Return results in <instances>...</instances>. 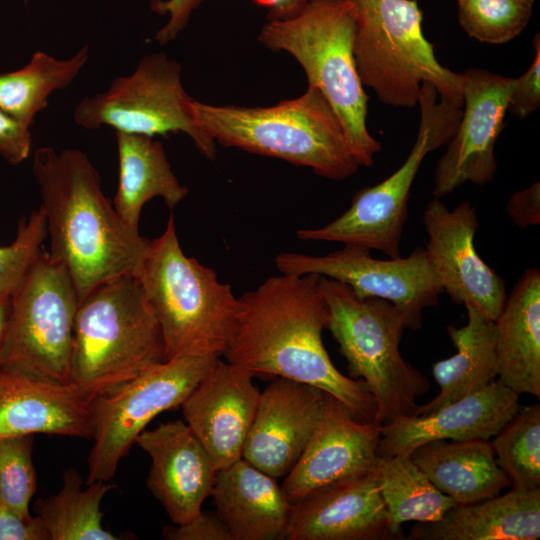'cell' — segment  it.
<instances>
[{"instance_id": "4", "label": "cell", "mask_w": 540, "mask_h": 540, "mask_svg": "<svg viewBox=\"0 0 540 540\" xmlns=\"http://www.w3.org/2000/svg\"><path fill=\"white\" fill-rule=\"evenodd\" d=\"M200 130L226 147L306 166L344 180L361 167L332 106L316 87L270 107L216 106L193 100Z\"/></svg>"}, {"instance_id": "25", "label": "cell", "mask_w": 540, "mask_h": 540, "mask_svg": "<svg viewBox=\"0 0 540 540\" xmlns=\"http://www.w3.org/2000/svg\"><path fill=\"white\" fill-rule=\"evenodd\" d=\"M499 374L517 394L540 397V271L521 275L495 320Z\"/></svg>"}, {"instance_id": "13", "label": "cell", "mask_w": 540, "mask_h": 540, "mask_svg": "<svg viewBox=\"0 0 540 540\" xmlns=\"http://www.w3.org/2000/svg\"><path fill=\"white\" fill-rule=\"evenodd\" d=\"M275 265L282 274H317L347 284L360 298L376 297L391 302L406 328L422 327V312L436 306L444 292L425 249L417 247L407 257L375 259L371 250L352 246L324 255L285 252Z\"/></svg>"}, {"instance_id": "17", "label": "cell", "mask_w": 540, "mask_h": 540, "mask_svg": "<svg viewBox=\"0 0 540 540\" xmlns=\"http://www.w3.org/2000/svg\"><path fill=\"white\" fill-rule=\"evenodd\" d=\"M220 358L180 406L217 470L242 458L260 396L250 371Z\"/></svg>"}, {"instance_id": "19", "label": "cell", "mask_w": 540, "mask_h": 540, "mask_svg": "<svg viewBox=\"0 0 540 540\" xmlns=\"http://www.w3.org/2000/svg\"><path fill=\"white\" fill-rule=\"evenodd\" d=\"M288 540H403L383 501L374 469L292 505Z\"/></svg>"}, {"instance_id": "2", "label": "cell", "mask_w": 540, "mask_h": 540, "mask_svg": "<svg viewBox=\"0 0 540 540\" xmlns=\"http://www.w3.org/2000/svg\"><path fill=\"white\" fill-rule=\"evenodd\" d=\"M32 171L46 217L48 254L69 272L79 302L98 285L133 274L150 240L117 213L88 156L41 147Z\"/></svg>"}, {"instance_id": "11", "label": "cell", "mask_w": 540, "mask_h": 540, "mask_svg": "<svg viewBox=\"0 0 540 540\" xmlns=\"http://www.w3.org/2000/svg\"><path fill=\"white\" fill-rule=\"evenodd\" d=\"M218 358L165 360L90 399L93 444L85 484L109 481L147 425L160 413L180 407Z\"/></svg>"}, {"instance_id": "16", "label": "cell", "mask_w": 540, "mask_h": 540, "mask_svg": "<svg viewBox=\"0 0 540 540\" xmlns=\"http://www.w3.org/2000/svg\"><path fill=\"white\" fill-rule=\"evenodd\" d=\"M382 424L357 420L337 398L325 393L317 427L281 488L292 503L374 469Z\"/></svg>"}, {"instance_id": "18", "label": "cell", "mask_w": 540, "mask_h": 540, "mask_svg": "<svg viewBox=\"0 0 540 540\" xmlns=\"http://www.w3.org/2000/svg\"><path fill=\"white\" fill-rule=\"evenodd\" d=\"M325 393L303 382L275 377L260 392L242 458L275 479L284 478L317 427Z\"/></svg>"}, {"instance_id": "35", "label": "cell", "mask_w": 540, "mask_h": 540, "mask_svg": "<svg viewBox=\"0 0 540 540\" xmlns=\"http://www.w3.org/2000/svg\"><path fill=\"white\" fill-rule=\"evenodd\" d=\"M47 223L42 207L22 217L12 244L0 246V297H10L42 252Z\"/></svg>"}, {"instance_id": "32", "label": "cell", "mask_w": 540, "mask_h": 540, "mask_svg": "<svg viewBox=\"0 0 540 540\" xmlns=\"http://www.w3.org/2000/svg\"><path fill=\"white\" fill-rule=\"evenodd\" d=\"M496 462L517 489L540 488V405L519 407L492 437Z\"/></svg>"}, {"instance_id": "10", "label": "cell", "mask_w": 540, "mask_h": 540, "mask_svg": "<svg viewBox=\"0 0 540 540\" xmlns=\"http://www.w3.org/2000/svg\"><path fill=\"white\" fill-rule=\"evenodd\" d=\"M79 297L67 269L44 249L10 295L0 364L68 384Z\"/></svg>"}, {"instance_id": "41", "label": "cell", "mask_w": 540, "mask_h": 540, "mask_svg": "<svg viewBox=\"0 0 540 540\" xmlns=\"http://www.w3.org/2000/svg\"><path fill=\"white\" fill-rule=\"evenodd\" d=\"M0 540H49L41 519L24 518L0 505Z\"/></svg>"}, {"instance_id": "6", "label": "cell", "mask_w": 540, "mask_h": 540, "mask_svg": "<svg viewBox=\"0 0 540 540\" xmlns=\"http://www.w3.org/2000/svg\"><path fill=\"white\" fill-rule=\"evenodd\" d=\"M162 361L161 330L133 274L98 285L79 302L70 383L89 401Z\"/></svg>"}, {"instance_id": "40", "label": "cell", "mask_w": 540, "mask_h": 540, "mask_svg": "<svg viewBox=\"0 0 540 540\" xmlns=\"http://www.w3.org/2000/svg\"><path fill=\"white\" fill-rule=\"evenodd\" d=\"M506 211L519 228L540 224V182H534L528 188L511 195Z\"/></svg>"}, {"instance_id": "3", "label": "cell", "mask_w": 540, "mask_h": 540, "mask_svg": "<svg viewBox=\"0 0 540 540\" xmlns=\"http://www.w3.org/2000/svg\"><path fill=\"white\" fill-rule=\"evenodd\" d=\"M163 338L165 360L226 352L241 310L229 284L182 250L171 214L133 273Z\"/></svg>"}, {"instance_id": "8", "label": "cell", "mask_w": 540, "mask_h": 540, "mask_svg": "<svg viewBox=\"0 0 540 540\" xmlns=\"http://www.w3.org/2000/svg\"><path fill=\"white\" fill-rule=\"evenodd\" d=\"M354 9V57L363 86L380 102L413 108L429 82L440 97L462 108L463 75L442 66L422 31L417 0H347Z\"/></svg>"}, {"instance_id": "14", "label": "cell", "mask_w": 540, "mask_h": 540, "mask_svg": "<svg viewBox=\"0 0 540 540\" xmlns=\"http://www.w3.org/2000/svg\"><path fill=\"white\" fill-rule=\"evenodd\" d=\"M462 75L464 110L436 164L434 198L440 199L466 182L485 185L497 171L494 149L505 126L515 80L481 68H469Z\"/></svg>"}, {"instance_id": "37", "label": "cell", "mask_w": 540, "mask_h": 540, "mask_svg": "<svg viewBox=\"0 0 540 540\" xmlns=\"http://www.w3.org/2000/svg\"><path fill=\"white\" fill-rule=\"evenodd\" d=\"M534 59L527 71L514 78L515 87L509 99L507 111L520 119H526L540 106V35L533 41Z\"/></svg>"}, {"instance_id": "26", "label": "cell", "mask_w": 540, "mask_h": 540, "mask_svg": "<svg viewBox=\"0 0 540 540\" xmlns=\"http://www.w3.org/2000/svg\"><path fill=\"white\" fill-rule=\"evenodd\" d=\"M409 456L432 484L457 504L478 502L511 487L489 440H434L415 448Z\"/></svg>"}, {"instance_id": "39", "label": "cell", "mask_w": 540, "mask_h": 540, "mask_svg": "<svg viewBox=\"0 0 540 540\" xmlns=\"http://www.w3.org/2000/svg\"><path fill=\"white\" fill-rule=\"evenodd\" d=\"M31 146L30 128L0 109V155L15 166L28 158Z\"/></svg>"}, {"instance_id": "20", "label": "cell", "mask_w": 540, "mask_h": 540, "mask_svg": "<svg viewBox=\"0 0 540 540\" xmlns=\"http://www.w3.org/2000/svg\"><path fill=\"white\" fill-rule=\"evenodd\" d=\"M136 444L150 457L147 488L173 524H184L202 511L217 468L185 421L172 420L144 430Z\"/></svg>"}, {"instance_id": "23", "label": "cell", "mask_w": 540, "mask_h": 540, "mask_svg": "<svg viewBox=\"0 0 540 540\" xmlns=\"http://www.w3.org/2000/svg\"><path fill=\"white\" fill-rule=\"evenodd\" d=\"M276 480L243 458L217 470L210 497L232 540L285 539L293 504Z\"/></svg>"}, {"instance_id": "31", "label": "cell", "mask_w": 540, "mask_h": 540, "mask_svg": "<svg viewBox=\"0 0 540 540\" xmlns=\"http://www.w3.org/2000/svg\"><path fill=\"white\" fill-rule=\"evenodd\" d=\"M374 472L395 528L405 522H436L457 503L439 491L409 455L378 456Z\"/></svg>"}, {"instance_id": "34", "label": "cell", "mask_w": 540, "mask_h": 540, "mask_svg": "<svg viewBox=\"0 0 540 540\" xmlns=\"http://www.w3.org/2000/svg\"><path fill=\"white\" fill-rule=\"evenodd\" d=\"M34 435L0 439V505L29 518V504L37 491L32 460Z\"/></svg>"}, {"instance_id": "1", "label": "cell", "mask_w": 540, "mask_h": 540, "mask_svg": "<svg viewBox=\"0 0 540 540\" xmlns=\"http://www.w3.org/2000/svg\"><path fill=\"white\" fill-rule=\"evenodd\" d=\"M237 330L224 357L256 375L315 386L341 401L362 422L376 417V403L360 379L343 375L322 341L328 306L317 274H282L240 298Z\"/></svg>"}, {"instance_id": "24", "label": "cell", "mask_w": 540, "mask_h": 540, "mask_svg": "<svg viewBox=\"0 0 540 540\" xmlns=\"http://www.w3.org/2000/svg\"><path fill=\"white\" fill-rule=\"evenodd\" d=\"M540 488H511L470 504H456L436 522L417 523L410 540H537Z\"/></svg>"}, {"instance_id": "27", "label": "cell", "mask_w": 540, "mask_h": 540, "mask_svg": "<svg viewBox=\"0 0 540 540\" xmlns=\"http://www.w3.org/2000/svg\"><path fill=\"white\" fill-rule=\"evenodd\" d=\"M468 322L465 326L447 325L456 353L432 365L439 393L415 415L432 413L495 381L499 374V358L495 321L473 306H465Z\"/></svg>"}, {"instance_id": "28", "label": "cell", "mask_w": 540, "mask_h": 540, "mask_svg": "<svg viewBox=\"0 0 540 540\" xmlns=\"http://www.w3.org/2000/svg\"><path fill=\"white\" fill-rule=\"evenodd\" d=\"M119 182L113 206L129 226L139 229L143 206L160 197L173 209L188 194L174 174L162 143L153 137L116 132Z\"/></svg>"}, {"instance_id": "21", "label": "cell", "mask_w": 540, "mask_h": 540, "mask_svg": "<svg viewBox=\"0 0 540 540\" xmlns=\"http://www.w3.org/2000/svg\"><path fill=\"white\" fill-rule=\"evenodd\" d=\"M519 407V394L497 379L432 413L405 416L382 425L377 455H409L434 440H490Z\"/></svg>"}, {"instance_id": "9", "label": "cell", "mask_w": 540, "mask_h": 540, "mask_svg": "<svg viewBox=\"0 0 540 540\" xmlns=\"http://www.w3.org/2000/svg\"><path fill=\"white\" fill-rule=\"evenodd\" d=\"M438 96L434 85L422 83L418 135L404 163L375 186L358 190L350 207L335 220L298 230L299 239L378 250L388 258L400 256L410 191L421 163L429 152L449 143L462 116V108Z\"/></svg>"}, {"instance_id": "29", "label": "cell", "mask_w": 540, "mask_h": 540, "mask_svg": "<svg viewBox=\"0 0 540 540\" xmlns=\"http://www.w3.org/2000/svg\"><path fill=\"white\" fill-rule=\"evenodd\" d=\"M61 489L39 498L34 510L41 519L49 540H119L123 539L102 524L101 503L115 487L108 481L85 484L73 468L64 471Z\"/></svg>"}, {"instance_id": "30", "label": "cell", "mask_w": 540, "mask_h": 540, "mask_svg": "<svg viewBox=\"0 0 540 540\" xmlns=\"http://www.w3.org/2000/svg\"><path fill=\"white\" fill-rule=\"evenodd\" d=\"M88 57L87 45L66 59L35 52L24 67L0 74V109L30 128L35 116L47 108L49 96L70 85Z\"/></svg>"}, {"instance_id": "15", "label": "cell", "mask_w": 540, "mask_h": 540, "mask_svg": "<svg viewBox=\"0 0 540 540\" xmlns=\"http://www.w3.org/2000/svg\"><path fill=\"white\" fill-rule=\"evenodd\" d=\"M423 224L428 235L425 251L444 292L454 303L473 306L495 321L507 298L506 287L476 251L475 206L464 201L450 210L434 198L424 210Z\"/></svg>"}, {"instance_id": "33", "label": "cell", "mask_w": 540, "mask_h": 540, "mask_svg": "<svg viewBox=\"0 0 540 540\" xmlns=\"http://www.w3.org/2000/svg\"><path fill=\"white\" fill-rule=\"evenodd\" d=\"M535 0H457L458 20L472 38L504 44L528 25Z\"/></svg>"}, {"instance_id": "12", "label": "cell", "mask_w": 540, "mask_h": 540, "mask_svg": "<svg viewBox=\"0 0 540 540\" xmlns=\"http://www.w3.org/2000/svg\"><path fill=\"white\" fill-rule=\"evenodd\" d=\"M181 71V65L163 52L146 55L130 75L83 98L74 110V121L85 129L110 126L116 132L150 137L183 132L204 156L214 159L215 142L196 123L194 99L183 87Z\"/></svg>"}, {"instance_id": "36", "label": "cell", "mask_w": 540, "mask_h": 540, "mask_svg": "<svg viewBox=\"0 0 540 540\" xmlns=\"http://www.w3.org/2000/svg\"><path fill=\"white\" fill-rule=\"evenodd\" d=\"M203 0H152L151 8L158 14H167L168 21L158 30L154 39L166 44L186 27L191 14ZM268 10L269 20L291 18L300 13L313 0H254Z\"/></svg>"}, {"instance_id": "22", "label": "cell", "mask_w": 540, "mask_h": 540, "mask_svg": "<svg viewBox=\"0 0 540 540\" xmlns=\"http://www.w3.org/2000/svg\"><path fill=\"white\" fill-rule=\"evenodd\" d=\"M29 434L91 439L89 400L73 383L0 364V439Z\"/></svg>"}, {"instance_id": "7", "label": "cell", "mask_w": 540, "mask_h": 540, "mask_svg": "<svg viewBox=\"0 0 540 540\" xmlns=\"http://www.w3.org/2000/svg\"><path fill=\"white\" fill-rule=\"evenodd\" d=\"M320 287L328 306L327 329L351 378L362 380L373 396L375 420L386 425L415 415L416 400L430 384L400 353L406 324L398 309L381 298H360L347 284L324 276Z\"/></svg>"}, {"instance_id": "42", "label": "cell", "mask_w": 540, "mask_h": 540, "mask_svg": "<svg viewBox=\"0 0 540 540\" xmlns=\"http://www.w3.org/2000/svg\"><path fill=\"white\" fill-rule=\"evenodd\" d=\"M9 303L10 297H0V351L7 326Z\"/></svg>"}, {"instance_id": "38", "label": "cell", "mask_w": 540, "mask_h": 540, "mask_svg": "<svg viewBox=\"0 0 540 540\" xmlns=\"http://www.w3.org/2000/svg\"><path fill=\"white\" fill-rule=\"evenodd\" d=\"M162 534L167 540H232L218 515L203 511L184 524L165 526Z\"/></svg>"}, {"instance_id": "5", "label": "cell", "mask_w": 540, "mask_h": 540, "mask_svg": "<svg viewBox=\"0 0 540 540\" xmlns=\"http://www.w3.org/2000/svg\"><path fill=\"white\" fill-rule=\"evenodd\" d=\"M356 21L347 0H313L297 15L269 20L259 41L286 51L304 69L308 85L326 97L360 164L369 167L381 144L367 129L368 96L354 57Z\"/></svg>"}]
</instances>
